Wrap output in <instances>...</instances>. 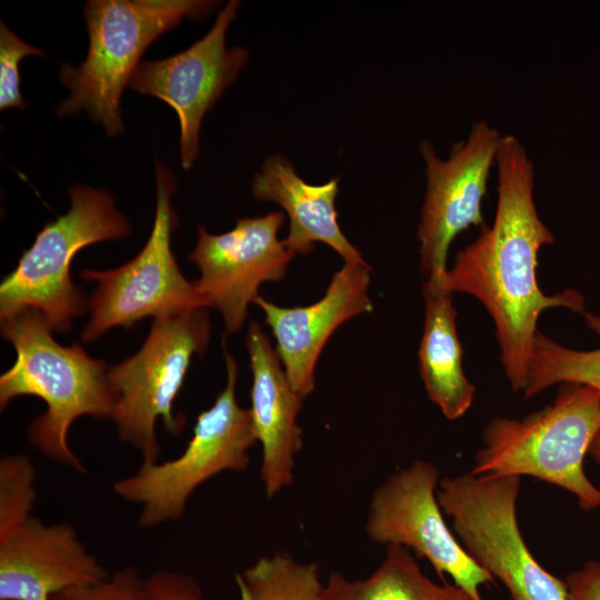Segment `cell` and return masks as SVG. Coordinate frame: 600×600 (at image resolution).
<instances>
[{"mask_svg": "<svg viewBox=\"0 0 600 600\" xmlns=\"http://www.w3.org/2000/svg\"><path fill=\"white\" fill-rule=\"evenodd\" d=\"M496 166L498 201L493 222L456 256L444 288L477 298L490 313L504 373L518 392L526 386L541 313L566 308L584 314L586 303L573 289L547 296L538 286V253L554 242V236L539 217L534 166L516 136H502Z\"/></svg>", "mask_w": 600, "mask_h": 600, "instance_id": "1", "label": "cell"}, {"mask_svg": "<svg viewBox=\"0 0 600 600\" xmlns=\"http://www.w3.org/2000/svg\"><path fill=\"white\" fill-rule=\"evenodd\" d=\"M0 319L1 334L17 352L13 366L0 377L1 410L21 396L42 399L46 411L28 430L31 444L52 461L86 473L70 447L69 431L80 417L112 419L114 396L106 362L89 357L77 342H57L37 310Z\"/></svg>", "mask_w": 600, "mask_h": 600, "instance_id": "2", "label": "cell"}, {"mask_svg": "<svg viewBox=\"0 0 600 600\" xmlns=\"http://www.w3.org/2000/svg\"><path fill=\"white\" fill-rule=\"evenodd\" d=\"M600 430V391L561 383L553 402L518 420L497 417L482 432L474 476H530L571 492L583 510L600 508V490L583 461Z\"/></svg>", "mask_w": 600, "mask_h": 600, "instance_id": "3", "label": "cell"}, {"mask_svg": "<svg viewBox=\"0 0 600 600\" xmlns=\"http://www.w3.org/2000/svg\"><path fill=\"white\" fill-rule=\"evenodd\" d=\"M217 2L200 0H90L83 16L89 49L79 67L64 63L60 81L70 96L59 116L86 111L109 137L123 131L121 96L147 48L183 18L199 19Z\"/></svg>", "mask_w": 600, "mask_h": 600, "instance_id": "4", "label": "cell"}, {"mask_svg": "<svg viewBox=\"0 0 600 600\" xmlns=\"http://www.w3.org/2000/svg\"><path fill=\"white\" fill-rule=\"evenodd\" d=\"M71 207L48 222L16 268L0 284V318L32 309L53 331L70 330L72 319L86 311L83 292L71 280L70 266L82 249L99 241L120 239L131 232L117 211L113 197L102 189L74 184Z\"/></svg>", "mask_w": 600, "mask_h": 600, "instance_id": "5", "label": "cell"}, {"mask_svg": "<svg viewBox=\"0 0 600 600\" xmlns=\"http://www.w3.org/2000/svg\"><path fill=\"white\" fill-rule=\"evenodd\" d=\"M227 382L213 404L198 414L183 452L163 462H142L112 486L122 500L138 504V524L150 529L180 519L193 492L226 471L240 472L250 463L257 443L249 409L237 400L238 363L224 349Z\"/></svg>", "mask_w": 600, "mask_h": 600, "instance_id": "6", "label": "cell"}, {"mask_svg": "<svg viewBox=\"0 0 600 600\" xmlns=\"http://www.w3.org/2000/svg\"><path fill=\"white\" fill-rule=\"evenodd\" d=\"M210 332L206 308L156 318L141 348L108 370L117 433L141 454L142 462L159 461L158 419L173 436L182 430L184 417L174 413V401L192 356L204 352Z\"/></svg>", "mask_w": 600, "mask_h": 600, "instance_id": "7", "label": "cell"}, {"mask_svg": "<svg viewBox=\"0 0 600 600\" xmlns=\"http://www.w3.org/2000/svg\"><path fill=\"white\" fill-rule=\"evenodd\" d=\"M518 476H474L440 480L439 504L472 559L500 580L511 600H567L564 580L541 567L519 529Z\"/></svg>", "mask_w": 600, "mask_h": 600, "instance_id": "8", "label": "cell"}, {"mask_svg": "<svg viewBox=\"0 0 600 600\" xmlns=\"http://www.w3.org/2000/svg\"><path fill=\"white\" fill-rule=\"evenodd\" d=\"M156 170V216L142 250L119 268L80 272L82 279L98 283L88 301L90 318L82 331V340L87 343L111 328H129L146 317L156 319L207 309L194 282L181 273L171 250V234L178 227L170 200L176 187L174 177L160 162Z\"/></svg>", "mask_w": 600, "mask_h": 600, "instance_id": "9", "label": "cell"}, {"mask_svg": "<svg viewBox=\"0 0 600 600\" xmlns=\"http://www.w3.org/2000/svg\"><path fill=\"white\" fill-rule=\"evenodd\" d=\"M439 471L426 460L389 476L373 492L366 532L376 543L402 546L446 576L471 600H482L480 587L493 577L479 566L452 534L437 498Z\"/></svg>", "mask_w": 600, "mask_h": 600, "instance_id": "10", "label": "cell"}, {"mask_svg": "<svg viewBox=\"0 0 600 600\" xmlns=\"http://www.w3.org/2000/svg\"><path fill=\"white\" fill-rule=\"evenodd\" d=\"M501 138L480 120L447 159H440L429 141L421 142L427 187L417 237L427 281L444 287L450 244L466 229L484 227L481 204Z\"/></svg>", "mask_w": 600, "mask_h": 600, "instance_id": "11", "label": "cell"}, {"mask_svg": "<svg viewBox=\"0 0 600 600\" xmlns=\"http://www.w3.org/2000/svg\"><path fill=\"white\" fill-rule=\"evenodd\" d=\"M283 222L284 214L274 211L241 218L220 234L209 233L203 226L198 229L189 257L200 270L194 286L207 308L220 311L229 334L243 326L260 286L282 280L296 256L278 239Z\"/></svg>", "mask_w": 600, "mask_h": 600, "instance_id": "12", "label": "cell"}, {"mask_svg": "<svg viewBox=\"0 0 600 600\" xmlns=\"http://www.w3.org/2000/svg\"><path fill=\"white\" fill-rule=\"evenodd\" d=\"M239 1L230 0L209 32L182 52L141 61L129 87L169 104L180 122L181 166L192 167L199 151L204 113L238 77L248 60L244 48H227L226 33L237 16Z\"/></svg>", "mask_w": 600, "mask_h": 600, "instance_id": "13", "label": "cell"}, {"mask_svg": "<svg viewBox=\"0 0 600 600\" xmlns=\"http://www.w3.org/2000/svg\"><path fill=\"white\" fill-rule=\"evenodd\" d=\"M371 268L344 263L333 273L324 296L306 307H280L258 296L256 303L276 339V352L292 389L304 399L314 388L318 358L344 321L372 311L368 294Z\"/></svg>", "mask_w": 600, "mask_h": 600, "instance_id": "14", "label": "cell"}, {"mask_svg": "<svg viewBox=\"0 0 600 600\" xmlns=\"http://www.w3.org/2000/svg\"><path fill=\"white\" fill-rule=\"evenodd\" d=\"M108 577L76 529L29 518L0 541V600H52Z\"/></svg>", "mask_w": 600, "mask_h": 600, "instance_id": "15", "label": "cell"}, {"mask_svg": "<svg viewBox=\"0 0 600 600\" xmlns=\"http://www.w3.org/2000/svg\"><path fill=\"white\" fill-rule=\"evenodd\" d=\"M246 347L252 386L249 408L261 444L260 478L271 498L293 481L294 460L302 447L298 416L302 398L292 389L276 350L257 321H250Z\"/></svg>", "mask_w": 600, "mask_h": 600, "instance_id": "16", "label": "cell"}, {"mask_svg": "<svg viewBox=\"0 0 600 600\" xmlns=\"http://www.w3.org/2000/svg\"><path fill=\"white\" fill-rule=\"evenodd\" d=\"M338 178L319 186L310 184L279 154L267 158L252 183V193L258 200L276 202L287 212L290 226L283 241L294 254L310 253L313 242L320 241L336 250L344 263L366 262L338 223Z\"/></svg>", "mask_w": 600, "mask_h": 600, "instance_id": "17", "label": "cell"}, {"mask_svg": "<svg viewBox=\"0 0 600 600\" xmlns=\"http://www.w3.org/2000/svg\"><path fill=\"white\" fill-rule=\"evenodd\" d=\"M424 324L419 348L421 378L430 400L449 420L472 406L476 388L463 370L452 292L429 281L423 284Z\"/></svg>", "mask_w": 600, "mask_h": 600, "instance_id": "18", "label": "cell"}, {"mask_svg": "<svg viewBox=\"0 0 600 600\" xmlns=\"http://www.w3.org/2000/svg\"><path fill=\"white\" fill-rule=\"evenodd\" d=\"M322 600H471L454 584H437L420 569L411 552L387 546L381 564L367 578L349 580L332 571L323 584Z\"/></svg>", "mask_w": 600, "mask_h": 600, "instance_id": "19", "label": "cell"}, {"mask_svg": "<svg viewBox=\"0 0 600 600\" xmlns=\"http://www.w3.org/2000/svg\"><path fill=\"white\" fill-rule=\"evenodd\" d=\"M587 326L600 338V314L586 312ZM581 383L600 391V347L574 350L563 347L537 331L531 348L526 386V399L557 383Z\"/></svg>", "mask_w": 600, "mask_h": 600, "instance_id": "20", "label": "cell"}, {"mask_svg": "<svg viewBox=\"0 0 600 600\" xmlns=\"http://www.w3.org/2000/svg\"><path fill=\"white\" fill-rule=\"evenodd\" d=\"M239 600H322L316 562H300L287 552L257 559L236 576Z\"/></svg>", "mask_w": 600, "mask_h": 600, "instance_id": "21", "label": "cell"}, {"mask_svg": "<svg viewBox=\"0 0 600 600\" xmlns=\"http://www.w3.org/2000/svg\"><path fill=\"white\" fill-rule=\"evenodd\" d=\"M36 469L24 454L0 460V541L32 517L36 501Z\"/></svg>", "mask_w": 600, "mask_h": 600, "instance_id": "22", "label": "cell"}, {"mask_svg": "<svg viewBox=\"0 0 600 600\" xmlns=\"http://www.w3.org/2000/svg\"><path fill=\"white\" fill-rule=\"evenodd\" d=\"M29 56H44L39 48L32 47L4 22L0 23V109H24L26 103L20 90L19 64Z\"/></svg>", "mask_w": 600, "mask_h": 600, "instance_id": "23", "label": "cell"}, {"mask_svg": "<svg viewBox=\"0 0 600 600\" xmlns=\"http://www.w3.org/2000/svg\"><path fill=\"white\" fill-rule=\"evenodd\" d=\"M52 600H144V578L126 567L101 581L64 590Z\"/></svg>", "mask_w": 600, "mask_h": 600, "instance_id": "24", "label": "cell"}, {"mask_svg": "<svg viewBox=\"0 0 600 600\" xmlns=\"http://www.w3.org/2000/svg\"><path fill=\"white\" fill-rule=\"evenodd\" d=\"M144 600H204L199 582L190 574L157 570L144 578Z\"/></svg>", "mask_w": 600, "mask_h": 600, "instance_id": "25", "label": "cell"}, {"mask_svg": "<svg viewBox=\"0 0 600 600\" xmlns=\"http://www.w3.org/2000/svg\"><path fill=\"white\" fill-rule=\"evenodd\" d=\"M564 582L567 600H600V559L570 572Z\"/></svg>", "mask_w": 600, "mask_h": 600, "instance_id": "26", "label": "cell"}, {"mask_svg": "<svg viewBox=\"0 0 600 600\" xmlns=\"http://www.w3.org/2000/svg\"><path fill=\"white\" fill-rule=\"evenodd\" d=\"M589 453L592 457V459L596 461V463L600 467V430L591 443Z\"/></svg>", "mask_w": 600, "mask_h": 600, "instance_id": "27", "label": "cell"}]
</instances>
